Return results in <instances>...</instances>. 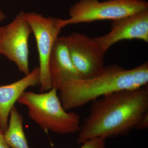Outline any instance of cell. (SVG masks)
Segmentation results:
<instances>
[{
  "instance_id": "3957f363",
  "label": "cell",
  "mask_w": 148,
  "mask_h": 148,
  "mask_svg": "<svg viewBox=\"0 0 148 148\" xmlns=\"http://www.w3.org/2000/svg\"><path fill=\"white\" fill-rule=\"evenodd\" d=\"M47 91H25L17 102L27 107L30 119L46 131L59 134L78 132L81 125L79 115L64 110L55 88Z\"/></svg>"
},
{
  "instance_id": "4fadbf2b",
  "label": "cell",
  "mask_w": 148,
  "mask_h": 148,
  "mask_svg": "<svg viewBox=\"0 0 148 148\" xmlns=\"http://www.w3.org/2000/svg\"><path fill=\"white\" fill-rule=\"evenodd\" d=\"M148 128V113L146 114L140 120L135 129L138 130H145Z\"/></svg>"
},
{
  "instance_id": "8fae6325",
  "label": "cell",
  "mask_w": 148,
  "mask_h": 148,
  "mask_svg": "<svg viewBox=\"0 0 148 148\" xmlns=\"http://www.w3.org/2000/svg\"><path fill=\"white\" fill-rule=\"evenodd\" d=\"M24 117L15 106L11 110L8 125L3 135L11 148H29L23 129Z\"/></svg>"
},
{
  "instance_id": "9a60e30c",
  "label": "cell",
  "mask_w": 148,
  "mask_h": 148,
  "mask_svg": "<svg viewBox=\"0 0 148 148\" xmlns=\"http://www.w3.org/2000/svg\"><path fill=\"white\" fill-rule=\"evenodd\" d=\"M6 18V16L5 13L0 9V22L5 20Z\"/></svg>"
},
{
  "instance_id": "2e32d148",
  "label": "cell",
  "mask_w": 148,
  "mask_h": 148,
  "mask_svg": "<svg viewBox=\"0 0 148 148\" xmlns=\"http://www.w3.org/2000/svg\"><path fill=\"white\" fill-rule=\"evenodd\" d=\"M3 27H0V54H1V37Z\"/></svg>"
},
{
  "instance_id": "e0dca14e",
  "label": "cell",
  "mask_w": 148,
  "mask_h": 148,
  "mask_svg": "<svg viewBox=\"0 0 148 148\" xmlns=\"http://www.w3.org/2000/svg\"><path fill=\"white\" fill-rule=\"evenodd\" d=\"M0 132H3V131H2L1 130V128H0Z\"/></svg>"
},
{
  "instance_id": "ba28073f",
  "label": "cell",
  "mask_w": 148,
  "mask_h": 148,
  "mask_svg": "<svg viewBox=\"0 0 148 148\" xmlns=\"http://www.w3.org/2000/svg\"><path fill=\"white\" fill-rule=\"evenodd\" d=\"M110 32L96 40L106 51L123 40L138 39L148 42V9L112 20Z\"/></svg>"
},
{
  "instance_id": "5b68a950",
  "label": "cell",
  "mask_w": 148,
  "mask_h": 148,
  "mask_svg": "<svg viewBox=\"0 0 148 148\" xmlns=\"http://www.w3.org/2000/svg\"><path fill=\"white\" fill-rule=\"evenodd\" d=\"M24 17L36 42L39 60L40 90L46 92L52 88L49 61L53 44L63 28L62 19L47 17L34 12H25Z\"/></svg>"
},
{
  "instance_id": "52a82bcc",
  "label": "cell",
  "mask_w": 148,
  "mask_h": 148,
  "mask_svg": "<svg viewBox=\"0 0 148 148\" xmlns=\"http://www.w3.org/2000/svg\"><path fill=\"white\" fill-rule=\"evenodd\" d=\"M20 11L14 19L3 27L1 41V54L16 64L25 75L30 73L29 68V40L32 29Z\"/></svg>"
},
{
  "instance_id": "7a4b0ae2",
  "label": "cell",
  "mask_w": 148,
  "mask_h": 148,
  "mask_svg": "<svg viewBox=\"0 0 148 148\" xmlns=\"http://www.w3.org/2000/svg\"><path fill=\"white\" fill-rule=\"evenodd\" d=\"M148 82L147 62L129 70L112 65L105 67L102 73L94 77L65 80L56 90L63 108L67 111L113 92L140 88Z\"/></svg>"
},
{
  "instance_id": "5bb4252c",
  "label": "cell",
  "mask_w": 148,
  "mask_h": 148,
  "mask_svg": "<svg viewBox=\"0 0 148 148\" xmlns=\"http://www.w3.org/2000/svg\"><path fill=\"white\" fill-rule=\"evenodd\" d=\"M0 148H11L6 142L3 133L0 132Z\"/></svg>"
},
{
  "instance_id": "6da1fadb",
  "label": "cell",
  "mask_w": 148,
  "mask_h": 148,
  "mask_svg": "<svg viewBox=\"0 0 148 148\" xmlns=\"http://www.w3.org/2000/svg\"><path fill=\"white\" fill-rule=\"evenodd\" d=\"M147 113L148 84L105 95L92 101L89 113L78 131L77 143L127 135Z\"/></svg>"
},
{
  "instance_id": "7c38bea8",
  "label": "cell",
  "mask_w": 148,
  "mask_h": 148,
  "mask_svg": "<svg viewBox=\"0 0 148 148\" xmlns=\"http://www.w3.org/2000/svg\"><path fill=\"white\" fill-rule=\"evenodd\" d=\"M106 138H93L85 141L80 148H106Z\"/></svg>"
},
{
  "instance_id": "277c9868",
  "label": "cell",
  "mask_w": 148,
  "mask_h": 148,
  "mask_svg": "<svg viewBox=\"0 0 148 148\" xmlns=\"http://www.w3.org/2000/svg\"><path fill=\"white\" fill-rule=\"evenodd\" d=\"M147 9L145 0H79L70 7V18L62 19V25L115 20Z\"/></svg>"
},
{
  "instance_id": "9c48e42d",
  "label": "cell",
  "mask_w": 148,
  "mask_h": 148,
  "mask_svg": "<svg viewBox=\"0 0 148 148\" xmlns=\"http://www.w3.org/2000/svg\"><path fill=\"white\" fill-rule=\"evenodd\" d=\"M40 70L36 67L28 75L17 81L0 86V128L5 132L10 113L21 94L28 88L39 85Z\"/></svg>"
},
{
  "instance_id": "30bf717a",
  "label": "cell",
  "mask_w": 148,
  "mask_h": 148,
  "mask_svg": "<svg viewBox=\"0 0 148 148\" xmlns=\"http://www.w3.org/2000/svg\"><path fill=\"white\" fill-rule=\"evenodd\" d=\"M52 88H56L65 80L81 78L75 68L64 36L58 37L53 44L49 61Z\"/></svg>"
},
{
  "instance_id": "8992f818",
  "label": "cell",
  "mask_w": 148,
  "mask_h": 148,
  "mask_svg": "<svg viewBox=\"0 0 148 148\" xmlns=\"http://www.w3.org/2000/svg\"><path fill=\"white\" fill-rule=\"evenodd\" d=\"M63 36L72 62L81 78H91L102 73L106 51L96 38L78 32Z\"/></svg>"
}]
</instances>
